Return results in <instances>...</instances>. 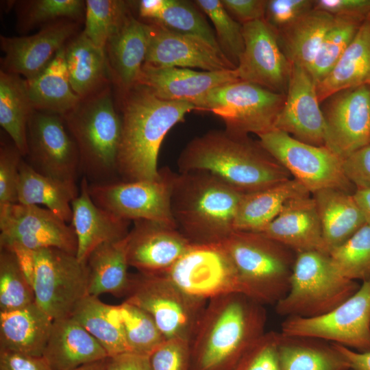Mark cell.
<instances>
[{
  "mask_svg": "<svg viewBox=\"0 0 370 370\" xmlns=\"http://www.w3.org/2000/svg\"><path fill=\"white\" fill-rule=\"evenodd\" d=\"M34 110L25 79L1 70L0 125L23 157L27 153V126Z\"/></svg>",
  "mask_w": 370,
  "mask_h": 370,
  "instance_id": "obj_39",
  "label": "cell"
},
{
  "mask_svg": "<svg viewBox=\"0 0 370 370\" xmlns=\"http://www.w3.org/2000/svg\"><path fill=\"white\" fill-rule=\"evenodd\" d=\"M343 276L328 254L309 251L296 254L286 295L275 305L286 317H314L332 310L360 288Z\"/></svg>",
  "mask_w": 370,
  "mask_h": 370,
  "instance_id": "obj_7",
  "label": "cell"
},
{
  "mask_svg": "<svg viewBox=\"0 0 370 370\" xmlns=\"http://www.w3.org/2000/svg\"><path fill=\"white\" fill-rule=\"evenodd\" d=\"M258 136L260 145L310 194L325 188L355 193L343 172V159L326 146L299 141L278 130Z\"/></svg>",
  "mask_w": 370,
  "mask_h": 370,
  "instance_id": "obj_11",
  "label": "cell"
},
{
  "mask_svg": "<svg viewBox=\"0 0 370 370\" xmlns=\"http://www.w3.org/2000/svg\"><path fill=\"white\" fill-rule=\"evenodd\" d=\"M329 255L345 278L356 282L370 281V225L365 224Z\"/></svg>",
  "mask_w": 370,
  "mask_h": 370,
  "instance_id": "obj_41",
  "label": "cell"
},
{
  "mask_svg": "<svg viewBox=\"0 0 370 370\" xmlns=\"http://www.w3.org/2000/svg\"><path fill=\"white\" fill-rule=\"evenodd\" d=\"M86 37L106 51L108 40L129 11L126 3L116 0H86L85 1Z\"/></svg>",
  "mask_w": 370,
  "mask_h": 370,
  "instance_id": "obj_45",
  "label": "cell"
},
{
  "mask_svg": "<svg viewBox=\"0 0 370 370\" xmlns=\"http://www.w3.org/2000/svg\"><path fill=\"white\" fill-rule=\"evenodd\" d=\"M126 237L119 241L103 243L89 255L86 262L89 295L99 297L109 293L115 297L126 296L131 282V275L127 272L130 266Z\"/></svg>",
  "mask_w": 370,
  "mask_h": 370,
  "instance_id": "obj_35",
  "label": "cell"
},
{
  "mask_svg": "<svg viewBox=\"0 0 370 370\" xmlns=\"http://www.w3.org/2000/svg\"><path fill=\"white\" fill-rule=\"evenodd\" d=\"M168 0H142L138 2L139 14L156 21L166 7Z\"/></svg>",
  "mask_w": 370,
  "mask_h": 370,
  "instance_id": "obj_58",
  "label": "cell"
},
{
  "mask_svg": "<svg viewBox=\"0 0 370 370\" xmlns=\"http://www.w3.org/2000/svg\"><path fill=\"white\" fill-rule=\"evenodd\" d=\"M130 276L124 301L147 312L165 339L191 341L208 301L189 296L164 273Z\"/></svg>",
  "mask_w": 370,
  "mask_h": 370,
  "instance_id": "obj_9",
  "label": "cell"
},
{
  "mask_svg": "<svg viewBox=\"0 0 370 370\" xmlns=\"http://www.w3.org/2000/svg\"><path fill=\"white\" fill-rule=\"evenodd\" d=\"M18 25L24 31L60 20H77L85 13L84 1L34 0L23 1Z\"/></svg>",
  "mask_w": 370,
  "mask_h": 370,
  "instance_id": "obj_47",
  "label": "cell"
},
{
  "mask_svg": "<svg viewBox=\"0 0 370 370\" xmlns=\"http://www.w3.org/2000/svg\"><path fill=\"white\" fill-rule=\"evenodd\" d=\"M370 86V17L362 23L336 65L317 83L319 102L349 88Z\"/></svg>",
  "mask_w": 370,
  "mask_h": 370,
  "instance_id": "obj_31",
  "label": "cell"
},
{
  "mask_svg": "<svg viewBox=\"0 0 370 370\" xmlns=\"http://www.w3.org/2000/svg\"><path fill=\"white\" fill-rule=\"evenodd\" d=\"M42 356L52 370H71L108 357L97 341L72 317L53 320Z\"/></svg>",
  "mask_w": 370,
  "mask_h": 370,
  "instance_id": "obj_27",
  "label": "cell"
},
{
  "mask_svg": "<svg viewBox=\"0 0 370 370\" xmlns=\"http://www.w3.org/2000/svg\"><path fill=\"white\" fill-rule=\"evenodd\" d=\"M147 47L146 24L136 19L128 11L106 46L111 77L122 92L136 85Z\"/></svg>",
  "mask_w": 370,
  "mask_h": 370,
  "instance_id": "obj_26",
  "label": "cell"
},
{
  "mask_svg": "<svg viewBox=\"0 0 370 370\" xmlns=\"http://www.w3.org/2000/svg\"><path fill=\"white\" fill-rule=\"evenodd\" d=\"M164 274L183 292L199 299L208 301L235 293L249 297L221 243H192Z\"/></svg>",
  "mask_w": 370,
  "mask_h": 370,
  "instance_id": "obj_13",
  "label": "cell"
},
{
  "mask_svg": "<svg viewBox=\"0 0 370 370\" xmlns=\"http://www.w3.org/2000/svg\"><path fill=\"white\" fill-rule=\"evenodd\" d=\"M155 21L177 32L200 38L221 51L205 17L188 1L168 0L164 12Z\"/></svg>",
  "mask_w": 370,
  "mask_h": 370,
  "instance_id": "obj_46",
  "label": "cell"
},
{
  "mask_svg": "<svg viewBox=\"0 0 370 370\" xmlns=\"http://www.w3.org/2000/svg\"><path fill=\"white\" fill-rule=\"evenodd\" d=\"M267 1L264 0H222L230 14L243 24L264 19Z\"/></svg>",
  "mask_w": 370,
  "mask_h": 370,
  "instance_id": "obj_54",
  "label": "cell"
},
{
  "mask_svg": "<svg viewBox=\"0 0 370 370\" xmlns=\"http://www.w3.org/2000/svg\"><path fill=\"white\" fill-rule=\"evenodd\" d=\"M21 246L36 251L57 248L76 255L73 226L49 210L14 203L0 207V248Z\"/></svg>",
  "mask_w": 370,
  "mask_h": 370,
  "instance_id": "obj_15",
  "label": "cell"
},
{
  "mask_svg": "<svg viewBox=\"0 0 370 370\" xmlns=\"http://www.w3.org/2000/svg\"><path fill=\"white\" fill-rule=\"evenodd\" d=\"M273 130L310 145L325 146V121L317 83L307 69L292 64L284 102Z\"/></svg>",
  "mask_w": 370,
  "mask_h": 370,
  "instance_id": "obj_20",
  "label": "cell"
},
{
  "mask_svg": "<svg viewBox=\"0 0 370 370\" xmlns=\"http://www.w3.org/2000/svg\"><path fill=\"white\" fill-rule=\"evenodd\" d=\"M243 194L206 171L174 173L171 209L177 229L193 244L221 243L235 231Z\"/></svg>",
  "mask_w": 370,
  "mask_h": 370,
  "instance_id": "obj_4",
  "label": "cell"
},
{
  "mask_svg": "<svg viewBox=\"0 0 370 370\" xmlns=\"http://www.w3.org/2000/svg\"><path fill=\"white\" fill-rule=\"evenodd\" d=\"M27 163L37 172L75 183L81 172L77 147L62 116L34 110L27 126Z\"/></svg>",
  "mask_w": 370,
  "mask_h": 370,
  "instance_id": "obj_16",
  "label": "cell"
},
{
  "mask_svg": "<svg viewBox=\"0 0 370 370\" xmlns=\"http://www.w3.org/2000/svg\"><path fill=\"white\" fill-rule=\"evenodd\" d=\"M334 344L345 357L349 365V370H370V350L360 352Z\"/></svg>",
  "mask_w": 370,
  "mask_h": 370,
  "instance_id": "obj_57",
  "label": "cell"
},
{
  "mask_svg": "<svg viewBox=\"0 0 370 370\" xmlns=\"http://www.w3.org/2000/svg\"><path fill=\"white\" fill-rule=\"evenodd\" d=\"M155 180L89 184L95 203L117 217L127 220H148L176 227L171 209L173 176L168 168L160 169Z\"/></svg>",
  "mask_w": 370,
  "mask_h": 370,
  "instance_id": "obj_14",
  "label": "cell"
},
{
  "mask_svg": "<svg viewBox=\"0 0 370 370\" xmlns=\"http://www.w3.org/2000/svg\"><path fill=\"white\" fill-rule=\"evenodd\" d=\"M354 197L362 212L366 223L370 225V189L356 190Z\"/></svg>",
  "mask_w": 370,
  "mask_h": 370,
  "instance_id": "obj_59",
  "label": "cell"
},
{
  "mask_svg": "<svg viewBox=\"0 0 370 370\" xmlns=\"http://www.w3.org/2000/svg\"><path fill=\"white\" fill-rule=\"evenodd\" d=\"M266 322L264 305L245 294L208 300L190 341V370H233Z\"/></svg>",
  "mask_w": 370,
  "mask_h": 370,
  "instance_id": "obj_3",
  "label": "cell"
},
{
  "mask_svg": "<svg viewBox=\"0 0 370 370\" xmlns=\"http://www.w3.org/2000/svg\"><path fill=\"white\" fill-rule=\"evenodd\" d=\"M260 233L296 254L309 251L326 253L319 213L311 195L288 201Z\"/></svg>",
  "mask_w": 370,
  "mask_h": 370,
  "instance_id": "obj_25",
  "label": "cell"
},
{
  "mask_svg": "<svg viewBox=\"0 0 370 370\" xmlns=\"http://www.w3.org/2000/svg\"><path fill=\"white\" fill-rule=\"evenodd\" d=\"M314 8L333 16L366 18L370 15V0H317Z\"/></svg>",
  "mask_w": 370,
  "mask_h": 370,
  "instance_id": "obj_53",
  "label": "cell"
},
{
  "mask_svg": "<svg viewBox=\"0 0 370 370\" xmlns=\"http://www.w3.org/2000/svg\"><path fill=\"white\" fill-rule=\"evenodd\" d=\"M36 303L53 319L70 317L88 295L86 262L57 248L34 251Z\"/></svg>",
  "mask_w": 370,
  "mask_h": 370,
  "instance_id": "obj_10",
  "label": "cell"
},
{
  "mask_svg": "<svg viewBox=\"0 0 370 370\" xmlns=\"http://www.w3.org/2000/svg\"><path fill=\"white\" fill-rule=\"evenodd\" d=\"M244 51L236 70L240 80L286 94L292 64L278 36L264 19L243 25Z\"/></svg>",
  "mask_w": 370,
  "mask_h": 370,
  "instance_id": "obj_17",
  "label": "cell"
},
{
  "mask_svg": "<svg viewBox=\"0 0 370 370\" xmlns=\"http://www.w3.org/2000/svg\"><path fill=\"white\" fill-rule=\"evenodd\" d=\"M191 244L175 227L153 221H134L126 237L127 262L141 273H164Z\"/></svg>",
  "mask_w": 370,
  "mask_h": 370,
  "instance_id": "obj_22",
  "label": "cell"
},
{
  "mask_svg": "<svg viewBox=\"0 0 370 370\" xmlns=\"http://www.w3.org/2000/svg\"><path fill=\"white\" fill-rule=\"evenodd\" d=\"M177 163L180 173L206 171L243 193L292 178L258 140L225 130H211L191 140Z\"/></svg>",
  "mask_w": 370,
  "mask_h": 370,
  "instance_id": "obj_1",
  "label": "cell"
},
{
  "mask_svg": "<svg viewBox=\"0 0 370 370\" xmlns=\"http://www.w3.org/2000/svg\"><path fill=\"white\" fill-rule=\"evenodd\" d=\"M62 118L76 143L80 170L88 183L116 181L122 121L109 86L81 99Z\"/></svg>",
  "mask_w": 370,
  "mask_h": 370,
  "instance_id": "obj_5",
  "label": "cell"
},
{
  "mask_svg": "<svg viewBox=\"0 0 370 370\" xmlns=\"http://www.w3.org/2000/svg\"><path fill=\"white\" fill-rule=\"evenodd\" d=\"M283 336L330 341L364 352L370 350V281L340 305L314 317H288L281 325Z\"/></svg>",
  "mask_w": 370,
  "mask_h": 370,
  "instance_id": "obj_12",
  "label": "cell"
},
{
  "mask_svg": "<svg viewBox=\"0 0 370 370\" xmlns=\"http://www.w3.org/2000/svg\"><path fill=\"white\" fill-rule=\"evenodd\" d=\"M0 370H52L43 356L0 349Z\"/></svg>",
  "mask_w": 370,
  "mask_h": 370,
  "instance_id": "obj_55",
  "label": "cell"
},
{
  "mask_svg": "<svg viewBox=\"0 0 370 370\" xmlns=\"http://www.w3.org/2000/svg\"><path fill=\"white\" fill-rule=\"evenodd\" d=\"M71 225L75 231L76 256L86 262L91 252L105 243L124 239L130 229V221L121 219L97 206L88 191V182L83 177L77 197L71 203Z\"/></svg>",
  "mask_w": 370,
  "mask_h": 370,
  "instance_id": "obj_24",
  "label": "cell"
},
{
  "mask_svg": "<svg viewBox=\"0 0 370 370\" xmlns=\"http://www.w3.org/2000/svg\"><path fill=\"white\" fill-rule=\"evenodd\" d=\"M343 169L356 190L370 189V143L345 157Z\"/></svg>",
  "mask_w": 370,
  "mask_h": 370,
  "instance_id": "obj_52",
  "label": "cell"
},
{
  "mask_svg": "<svg viewBox=\"0 0 370 370\" xmlns=\"http://www.w3.org/2000/svg\"><path fill=\"white\" fill-rule=\"evenodd\" d=\"M313 8L314 1L311 0H269L264 20L278 34Z\"/></svg>",
  "mask_w": 370,
  "mask_h": 370,
  "instance_id": "obj_51",
  "label": "cell"
},
{
  "mask_svg": "<svg viewBox=\"0 0 370 370\" xmlns=\"http://www.w3.org/2000/svg\"><path fill=\"white\" fill-rule=\"evenodd\" d=\"M328 99L322 110L325 146L344 159L370 143V86L344 90Z\"/></svg>",
  "mask_w": 370,
  "mask_h": 370,
  "instance_id": "obj_18",
  "label": "cell"
},
{
  "mask_svg": "<svg viewBox=\"0 0 370 370\" xmlns=\"http://www.w3.org/2000/svg\"><path fill=\"white\" fill-rule=\"evenodd\" d=\"M369 17H370V15L369 16Z\"/></svg>",
  "mask_w": 370,
  "mask_h": 370,
  "instance_id": "obj_61",
  "label": "cell"
},
{
  "mask_svg": "<svg viewBox=\"0 0 370 370\" xmlns=\"http://www.w3.org/2000/svg\"><path fill=\"white\" fill-rule=\"evenodd\" d=\"M278 357L281 370H349L345 357L334 343L280 333Z\"/></svg>",
  "mask_w": 370,
  "mask_h": 370,
  "instance_id": "obj_36",
  "label": "cell"
},
{
  "mask_svg": "<svg viewBox=\"0 0 370 370\" xmlns=\"http://www.w3.org/2000/svg\"><path fill=\"white\" fill-rule=\"evenodd\" d=\"M23 156L17 147L1 140L0 207L18 203L17 190Z\"/></svg>",
  "mask_w": 370,
  "mask_h": 370,
  "instance_id": "obj_49",
  "label": "cell"
},
{
  "mask_svg": "<svg viewBox=\"0 0 370 370\" xmlns=\"http://www.w3.org/2000/svg\"><path fill=\"white\" fill-rule=\"evenodd\" d=\"M366 18L334 16L333 23L308 70L316 83L322 80L336 65Z\"/></svg>",
  "mask_w": 370,
  "mask_h": 370,
  "instance_id": "obj_40",
  "label": "cell"
},
{
  "mask_svg": "<svg viewBox=\"0 0 370 370\" xmlns=\"http://www.w3.org/2000/svg\"><path fill=\"white\" fill-rule=\"evenodd\" d=\"M35 302L32 286L15 254L0 248V312L18 309Z\"/></svg>",
  "mask_w": 370,
  "mask_h": 370,
  "instance_id": "obj_43",
  "label": "cell"
},
{
  "mask_svg": "<svg viewBox=\"0 0 370 370\" xmlns=\"http://www.w3.org/2000/svg\"><path fill=\"white\" fill-rule=\"evenodd\" d=\"M119 307L130 352L149 356L165 338L151 316L140 308L126 301Z\"/></svg>",
  "mask_w": 370,
  "mask_h": 370,
  "instance_id": "obj_42",
  "label": "cell"
},
{
  "mask_svg": "<svg viewBox=\"0 0 370 370\" xmlns=\"http://www.w3.org/2000/svg\"><path fill=\"white\" fill-rule=\"evenodd\" d=\"M64 47L70 84L80 99L108 86L112 77L105 50L96 46L83 32L70 39Z\"/></svg>",
  "mask_w": 370,
  "mask_h": 370,
  "instance_id": "obj_30",
  "label": "cell"
},
{
  "mask_svg": "<svg viewBox=\"0 0 370 370\" xmlns=\"http://www.w3.org/2000/svg\"><path fill=\"white\" fill-rule=\"evenodd\" d=\"M151 370H190V341L166 339L149 356Z\"/></svg>",
  "mask_w": 370,
  "mask_h": 370,
  "instance_id": "obj_50",
  "label": "cell"
},
{
  "mask_svg": "<svg viewBox=\"0 0 370 370\" xmlns=\"http://www.w3.org/2000/svg\"><path fill=\"white\" fill-rule=\"evenodd\" d=\"M53 321L36 301L0 312V349L42 356Z\"/></svg>",
  "mask_w": 370,
  "mask_h": 370,
  "instance_id": "obj_28",
  "label": "cell"
},
{
  "mask_svg": "<svg viewBox=\"0 0 370 370\" xmlns=\"http://www.w3.org/2000/svg\"><path fill=\"white\" fill-rule=\"evenodd\" d=\"M240 80L236 69L197 71L180 67H156L144 63L136 84L147 87L166 101L193 100L217 87Z\"/></svg>",
  "mask_w": 370,
  "mask_h": 370,
  "instance_id": "obj_23",
  "label": "cell"
},
{
  "mask_svg": "<svg viewBox=\"0 0 370 370\" xmlns=\"http://www.w3.org/2000/svg\"><path fill=\"white\" fill-rule=\"evenodd\" d=\"M334 19V16L314 8L277 34L291 64L309 70Z\"/></svg>",
  "mask_w": 370,
  "mask_h": 370,
  "instance_id": "obj_37",
  "label": "cell"
},
{
  "mask_svg": "<svg viewBox=\"0 0 370 370\" xmlns=\"http://www.w3.org/2000/svg\"><path fill=\"white\" fill-rule=\"evenodd\" d=\"M221 244L250 297L275 305L286 295L295 252L256 232L234 231Z\"/></svg>",
  "mask_w": 370,
  "mask_h": 370,
  "instance_id": "obj_6",
  "label": "cell"
},
{
  "mask_svg": "<svg viewBox=\"0 0 370 370\" xmlns=\"http://www.w3.org/2000/svg\"><path fill=\"white\" fill-rule=\"evenodd\" d=\"M64 47L56 53L38 75L25 79L34 110L62 116L72 110L81 100L70 84Z\"/></svg>",
  "mask_w": 370,
  "mask_h": 370,
  "instance_id": "obj_32",
  "label": "cell"
},
{
  "mask_svg": "<svg viewBox=\"0 0 370 370\" xmlns=\"http://www.w3.org/2000/svg\"><path fill=\"white\" fill-rule=\"evenodd\" d=\"M122 94L118 175L125 182L155 180L160 175L158 158L165 136L186 114L195 110V105L161 99L140 84Z\"/></svg>",
  "mask_w": 370,
  "mask_h": 370,
  "instance_id": "obj_2",
  "label": "cell"
},
{
  "mask_svg": "<svg viewBox=\"0 0 370 370\" xmlns=\"http://www.w3.org/2000/svg\"><path fill=\"white\" fill-rule=\"evenodd\" d=\"M106 359L107 358L95 362L86 364L71 370H104Z\"/></svg>",
  "mask_w": 370,
  "mask_h": 370,
  "instance_id": "obj_60",
  "label": "cell"
},
{
  "mask_svg": "<svg viewBox=\"0 0 370 370\" xmlns=\"http://www.w3.org/2000/svg\"><path fill=\"white\" fill-rule=\"evenodd\" d=\"M78 25L71 20H60L45 25L29 36H1V48L5 53L2 71L25 79L38 75L51 61L56 53L74 37Z\"/></svg>",
  "mask_w": 370,
  "mask_h": 370,
  "instance_id": "obj_21",
  "label": "cell"
},
{
  "mask_svg": "<svg viewBox=\"0 0 370 370\" xmlns=\"http://www.w3.org/2000/svg\"><path fill=\"white\" fill-rule=\"evenodd\" d=\"M79 191L76 184L42 175L22 160L17 190L18 203L42 205L67 223H71V203Z\"/></svg>",
  "mask_w": 370,
  "mask_h": 370,
  "instance_id": "obj_34",
  "label": "cell"
},
{
  "mask_svg": "<svg viewBox=\"0 0 370 370\" xmlns=\"http://www.w3.org/2000/svg\"><path fill=\"white\" fill-rule=\"evenodd\" d=\"M146 25L148 47L145 64L156 67L197 68L204 71L236 69L221 51L200 38L177 32L155 21Z\"/></svg>",
  "mask_w": 370,
  "mask_h": 370,
  "instance_id": "obj_19",
  "label": "cell"
},
{
  "mask_svg": "<svg viewBox=\"0 0 370 370\" xmlns=\"http://www.w3.org/2000/svg\"><path fill=\"white\" fill-rule=\"evenodd\" d=\"M311 195L319 213L327 254L345 243L366 224L354 194L325 188Z\"/></svg>",
  "mask_w": 370,
  "mask_h": 370,
  "instance_id": "obj_29",
  "label": "cell"
},
{
  "mask_svg": "<svg viewBox=\"0 0 370 370\" xmlns=\"http://www.w3.org/2000/svg\"><path fill=\"white\" fill-rule=\"evenodd\" d=\"M308 195L311 194L293 177L260 190L244 193L238 207L234 230L260 232L278 216L288 201Z\"/></svg>",
  "mask_w": 370,
  "mask_h": 370,
  "instance_id": "obj_33",
  "label": "cell"
},
{
  "mask_svg": "<svg viewBox=\"0 0 370 370\" xmlns=\"http://www.w3.org/2000/svg\"><path fill=\"white\" fill-rule=\"evenodd\" d=\"M195 3L212 22L221 51L237 67L245 47L243 25L232 17L221 1L197 0Z\"/></svg>",
  "mask_w": 370,
  "mask_h": 370,
  "instance_id": "obj_44",
  "label": "cell"
},
{
  "mask_svg": "<svg viewBox=\"0 0 370 370\" xmlns=\"http://www.w3.org/2000/svg\"><path fill=\"white\" fill-rule=\"evenodd\" d=\"M284 99L285 94L238 80L213 88L191 103L195 110L219 116L231 133L258 136L273 130Z\"/></svg>",
  "mask_w": 370,
  "mask_h": 370,
  "instance_id": "obj_8",
  "label": "cell"
},
{
  "mask_svg": "<svg viewBox=\"0 0 370 370\" xmlns=\"http://www.w3.org/2000/svg\"><path fill=\"white\" fill-rule=\"evenodd\" d=\"M102 346L108 357L130 352L119 305H110L98 297L88 295L71 316Z\"/></svg>",
  "mask_w": 370,
  "mask_h": 370,
  "instance_id": "obj_38",
  "label": "cell"
},
{
  "mask_svg": "<svg viewBox=\"0 0 370 370\" xmlns=\"http://www.w3.org/2000/svg\"><path fill=\"white\" fill-rule=\"evenodd\" d=\"M280 332H265L247 351L233 370H281L278 357Z\"/></svg>",
  "mask_w": 370,
  "mask_h": 370,
  "instance_id": "obj_48",
  "label": "cell"
},
{
  "mask_svg": "<svg viewBox=\"0 0 370 370\" xmlns=\"http://www.w3.org/2000/svg\"><path fill=\"white\" fill-rule=\"evenodd\" d=\"M104 370H151L149 356L127 352L110 356Z\"/></svg>",
  "mask_w": 370,
  "mask_h": 370,
  "instance_id": "obj_56",
  "label": "cell"
}]
</instances>
